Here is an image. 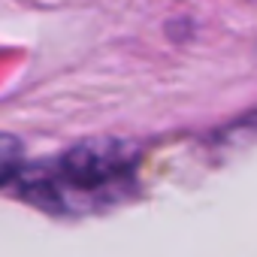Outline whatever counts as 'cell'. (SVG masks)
<instances>
[{
    "label": "cell",
    "instance_id": "7a4b0ae2",
    "mask_svg": "<svg viewBox=\"0 0 257 257\" xmlns=\"http://www.w3.org/2000/svg\"><path fill=\"white\" fill-rule=\"evenodd\" d=\"M19 167H25V161H22V143L13 134H4V143H0V182L13 185L19 179Z\"/></svg>",
    "mask_w": 257,
    "mask_h": 257
},
{
    "label": "cell",
    "instance_id": "6da1fadb",
    "mask_svg": "<svg viewBox=\"0 0 257 257\" xmlns=\"http://www.w3.org/2000/svg\"><path fill=\"white\" fill-rule=\"evenodd\" d=\"M140 152L134 143L118 137H94L70 146L58 155L52 167L22 173V197L46 212H67L70 191L73 194H94L131 179Z\"/></svg>",
    "mask_w": 257,
    "mask_h": 257
}]
</instances>
